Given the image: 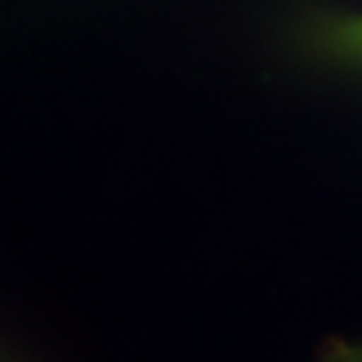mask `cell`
Masks as SVG:
<instances>
[{
	"instance_id": "obj_2",
	"label": "cell",
	"mask_w": 362,
	"mask_h": 362,
	"mask_svg": "<svg viewBox=\"0 0 362 362\" xmlns=\"http://www.w3.org/2000/svg\"><path fill=\"white\" fill-rule=\"evenodd\" d=\"M327 362H362V346H351V349H338L333 351Z\"/></svg>"
},
{
	"instance_id": "obj_1",
	"label": "cell",
	"mask_w": 362,
	"mask_h": 362,
	"mask_svg": "<svg viewBox=\"0 0 362 362\" xmlns=\"http://www.w3.org/2000/svg\"><path fill=\"white\" fill-rule=\"evenodd\" d=\"M303 43L314 57L362 73V11H327L303 25Z\"/></svg>"
}]
</instances>
